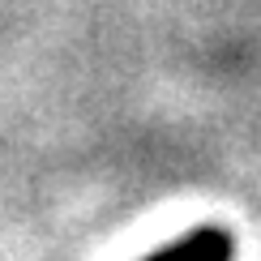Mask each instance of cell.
<instances>
[{
	"instance_id": "6da1fadb",
	"label": "cell",
	"mask_w": 261,
	"mask_h": 261,
	"mask_svg": "<svg viewBox=\"0 0 261 261\" xmlns=\"http://www.w3.org/2000/svg\"><path fill=\"white\" fill-rule=\"evenodd\" d=\"M146 261H236V236L219 223H205V227L184 231L180 240L163 244Z\"/></svg>"
}]
</instances>
